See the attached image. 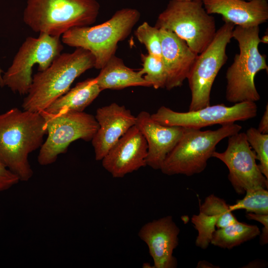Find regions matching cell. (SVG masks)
I'll use <instances>...</instances> for the list:
<instances>
[{"label":"cell","mask_w":268,"mask_h":268,"mask_svg":"<svg viewBox=\"0 0 268 268\" xmlns=\"http://www.w3.org/2000/svg\"><path fill=\"white\" fill-rule=\"evenodd\" d=\"M46 134L45 120L39 112L14 107L0 114V161L20 181L32 177L28 156L41 146Z\"/></svg>","instance_id":"cell-1"},{"label":"cell","mask_w":268,"mask_h":268,"mask_svg":"<svg viewBox=\"0 0 268 268\" xmlns=\"http://www.w3.org/2000/svg\"><path fill=\"white\" fill-rule=\"evenodd\" d=\"M261 43H268V35H265L264 36H263L262 38L261 39Z\"/></svg>","instance_id":"cell-31"},{"label":"cell","mask_w":268,"mask_h":268,"mask_svg":"<svg viewBox=\"0 0 268 268\" xmlns=\"http://www.w3.org/2000/svg\"><path fill=\"white\" fill-rule=\"evenodd\" d=\"M155 26L174 33L198 55L211 42L217 31L214 17L207 13L201 0H171Z\"/></svg>","instance_id":"cell-7"},{"label":"cell","mask_w":268,"mask_h":268,"mask_svg":"<svg viewBox=\"0 0 268 268\" xmlns=\"http://www.w3.org/2000/svg\"><path fill=\"white\" fill-rule=\"evenodd\" d=\"M180 229L172 216L153 220L139 230V238L147 245L154 268H175L177 261L173 255L179 244Z\"/></svg>","instance_id":"cell-14"},{"label":"cell","mask_w":268,"mask_h":268,"mask_svg":"<svg viewBox=\"0 0 268 268\" xmlns=\"http://www.w3.org/2000/svg\"><path fill=\"white\" fill-rule=\"evenodd\" d=\"M209 14H218L224 21L242 27L259 26L268 19V0H201Z\"/></svg>","instance_id":"cell-18"},{"label":"cell","mask_w":268,"mask_h":268,"mask_svg":"<svg viewBox=\"0 0 268 268\" xmlns=\"http://www.w3.org/2000/svg\"><path fill=\"white\" fill-rule=\"evenodd\" d=\"M135 126L147 142L146 166L160 170L166 157L181 137L184 128L162 125L144 111L136 117Z\"/></svg>","instance_id":"cell-16"},{"label":"cell","mask_w":268,"mask_h":268,"mask_svg":"<svg viewBox=\"0 0 268 268\" xmlns=\"http://www.w3.org/2000/svg\"><path fill=\"white\" fill-rule=\"evenodd\" d=\"M200 211L219 215L220 221L216 226L218 228L226 227L238 221L230 211L225 201L213 194L207 196L203 203L200 205Z\"/></svg>","instance_id":"cell-26"},{"label":"cell","mask_w":268,"mask_h":268,"mask_svg":"<svg viewBox=\"0 0 268 268\" xmlns=\"http://www.w3.org/2000/svg\"><path fill=\"white\" fill-rule=\"evenodd\" d=\"M197 268H215L214 265L211 264V263L205 261H200L198 263L197 265Z\"/></svg>","instance_id":"cell-30"},{"label":"cell","mask_w":268,"mask_h":268,"mask_svg":"<svg viewBox=\"0 0 268 268\" xmlns=\"http://www.w3.org/2000/svg\"><path fill=\"white\" fill-rule=\"evenodd\" d=\"M245 197L229 205L230 211L245 209L247 212L268 214V189L260 188L246 192Z\"/></svg>","instance_id":"cell-23"},{"label":"cell","mask_w":268,"mask_h":268,"mask_svg":"<svg viewBox=\"0 0 268 268\" xmlns=\"http://www.w3.org/2000/svg\"><path fill=\"white\" fill-rule=\"evenodd\" d=\"M19 181L18 177L0 161V193L10 189Z\"/></svg>","instance_id":"cell-28"},{"label":"cell","mask_w":268,"mask_h":268,"mask_svg":"<svg viewBox=\"0 0 268 268\" xmlns=\"http://www.w3.org/2000/svg\"><path fill=\"white\" fill-rule=\"evenodd\" d=\"M141 60L143 67L140 70L144 79L156 89L165 88L167 73L162 59L141 54Z\"/></svg>","instance_id":"cell-24"},{"label":"cell","mask_w":268,"mask_h":268,"mask_svg":"<svg viewBox=\"0 0 268 268\" xmlns=\"http://www.w3.org/2000/svg\"><path fill=\"white\" fill-rule=\"evenodd\" d=\"M140 16L136 9L123 8L101 24L70 29L62 35V41L68 46L90 51L95 57L94 67L101 69L115 55L118 43L130 35Z\"/></svg>","instance_id":"cell-5"},{"label":"cell","mask_w":268,"mask_h":268,"mask_svg":"<svg viewBox=\"0 0 268 268\" xmlns=\"http://www.w3.org/2000/svg\"><path fill=\"white\" fill-rule=\"evenodd\" d=\"M99 128L91 141L96 160H101L111 147L131 127L136 117L124 106L116 103L99 108L95 116Z\"/></svg>","instance_id":"cell-15"},{"label":"cell","mask_w":268,"mask_h":268,"mask_svg":"<svg viewBox=\"0 0 268 268\" xmlns=\"http://www.w3.org/2000/svg\"><path fill=\"white\" fill-rule=\"evenodd\" d=\"M99 10L97 0H27L23 19L34 32L60 37L71 28L94 23Z\"/></svg>","instance_id":"cell-3"},{"label":"cell","mask_w":268,"mask_h":268,"mask_svg":"<svg viewBox=\"0 0 268 268\" xmlns=\"http://www.w3.org/2000/svg\"><path fill=\"white\" fill-rule=\"evenodd\" d=\"M259 26H236L233 30L232 38L238 42L239 53L235 55L226 72L225 98L230 103L256 102L260 99L255 77L260 71H268V67L266 56L259 50Z\"/></svg>","instance_id":"cell-4"},{"label":"cell","mask_w":268,"mask_h":268,"mask_svg":"<svg viewBox=\"0 0 268 268\" xmlns=\"http://www.w3.org/2000/svg\"><path fill=\"white\" fill-rule=\"evenodd\" d=\"M100 69L95 79L102 90H120L131 86L151 87L140 70L135 71L127 67L115 55Z\"/></svg>","instance_id":"cell-19"},{"label":"cell","mask_w":268,"mask_h":268,"mask_svg":"<svg viewBox=\"0 0 268 268\" xmlns=\"http://www.w3.org/2000/svg\"><path fill=\"white\" fill-rule=\"evenodd\" d=\"M146 140L135 125L131 127L111 147L102 160L104 169L114 178L146 166Z\"/></svg>","instance_id":"cell-13"},{"label":"cell","mask_w":268,"mask_h":268,"mask_svg":"<svg viewBox=\"0 0 268 268\" xmlns=\"http://www.w3.org/2000/svg\"><path fill=\"white\" fill-rule=\"evenodd\" d=\"M235 25L224 23L216 32L207 48L199 54L187 78L191 93L189 111L197 110L210 105V93L214 80L226 63V50L232 38Z\"/></svg>","instance_id":"cell-10"},{"label":"cell","mask_w":268,"mask_h":268,"mask_svg":"<svg viewBox=\"0 0 268 268\" xmlns=\"http://www.w3.org/2000/svg\"><path fill=\"white\" fill-rule=\"evenodd\" d=\"M39 113L45 120L48 134L38 156V162L42 166L54 163L74 141L91 140L99 128L95 117L83 112H66L56 115L44 111Z\"/></svg>","instance_id":"cell-9"},{"label":"cell","mask_w":268,"mask_h":268,"mask_svg":"<svg viewBox=\"0 0 268 268\" xmlns=\"http://www.w3.org/2000/svg\"><path fill=\"white\" fill-rule=\"evenodd\" d=\"M241 126L231 123L215 130L184 128L183 134L164 160L160 170L171 176L181 174L191 176L202 172L207 161L222 139L240 132Z\"/></svg>","instance_id":"cell-6"},{"label":"cell","mask_w":268,"mask_h":268,"mask_svg":"<svg viewBox=\"0 0 268 268\" xmlns=\"http://www.w3.org/2000/svg\"><path fill=\"white\" fill-rule=\"evenodd\" d=\"M162 60L167 73L166 89L182 85L198 54L174 33L160 29Z\"/></svg>","instance_id":"cell-17"},{"label":"cell","mask_w":268,"mask_h":268,"mask_svg":"<svg viewBox=\"0 0 268 268\" xmlns=\"http://www.w3.org/2000/svg\"><path fill=\"white\" fill-rule=\"evenodd\" d=\"M256 225L237 222L215 230L210 243L214 246L231 249L260 234Z\"/></svg>","instance_id":"cell-21"},{"label":"cell","mask_w":268,"mask_h":268,"mask_svg":"<svg viewBox=\"0 0 268 268\" xmlns=\"http://www.w3.org/2000/svg\"><path fill=\"white\" fill-rule=\"evenodd\" d=\"M258 107L254 102L245 101L227 106L223 104L209 105L186 112L175 111L164 106H161L151 118L166 126H178L201 129L213 125H224L244 121L255 118Z\"/></svg>","instance_id":"cell-11"},{"label":"cell","mask_w":268,"mask_h":268,"mask_svg":"<svg viewBox=\"0 0 268 268\" xmlns=\"http://www.w3.org/2000/svg\"><path fill=\"white\" fill-rule=\"evenodd\" d=\"M228 145L222 152L215 151L212 157L221 160L229 170L228 179L235 192H246L260 188L268 189V179L260 171L257 157L245 133L240 132L228 137Z\"/></svg>","instance_id":"cell-12"},{"label":"cell","mask_w":268,"mask_h":268,"mask_svg":"<svg viewBox=\"0 0 268 268\" xmlns=\"http://www.w3.org/2000/svg\"><path fill=\"white\" fill-rule=\"evenodd\" d=\"M177 1H193V0H175Z\"/></svg>","instance_id":"cell-34"},{"label":"cell","mask_w":268,"mask_h":268,"mask_svg":"<svg viewBox=\"0 0 268 268\" xmlns=\"http://www.w3.org/2000/svg\"><path fill=\"white\" fill-rule=\"evenodd\" d=\"M63 49L60 37L40 33L38 37H28L22 44L0 86L12 92L27 94L32 82V68L38 65L39 71L46 69Z\"/></svg>","instance_id":"cell-8"},{"label":"cell","mask_w":268,"mask_h":268,"mask_svg":"<svg viewBox=\"0 0 268 268\" xmlns=\"http://www.w3.org/2000/svg\"><path fill=\"white\" fill-rule=\"evenodd\" d=\"M259 132L263 134H268V105L267 104L265 111L260 122L258 128Z\"/></svg>","instance_id":"cell-29"},{"label":"cell","mask_w":268,"mask_h":268,"mask_svg":"<svg viewBox=\"0 0 268 268\" xmlns=\"http://www.w3.org/2000/svg\"><path fill=\"white\" fill-rule=\"evenodd\" d=\"M3 72V71H2V70L0 68V85L1 84V82H2V73Z\"/></svg>","instance_id":"cell-32"},{"label":"cell","mask_w":268,"mask_h":268,"mask_svg":"<svg viewBox=\"0 0 268 268\" xmlns=\"http://www.w3.org/2000/svg\"><path fill=\"white\" fill-rule=\"evenodd\" d=\"M135 35L139 42L146 48L148 53L157 58L162 59L160 30L147 22L140 24L135 31Z\"/></svg>","instance_id":"cell-27"},{"label":"cell","mask_w":268,"mask_h":268,"mask_svg":"<svg viewBox=\"0 0 268 268\" xmlns=\"http://www.w3.org/2000/svg\"><path fill=\"white\" fill-rule=\"evenodd\" d=\"M245 134L260 162L258 166L260 171L268 179V134H263L257 129L251 127Z\"/></svg>","instance_id":"cell-25"},{"label":"cell","mask_w":268,"mask_h":268,"mask_svg":"<svg viewBox=\"0 0 268 268\" xmlns=\"http://www.w3.org/2000/svg\"><path fill=\"white\" fill-rule=\"evenodd\" d=\"M143 268H152L151 267H150V264H148V263H144L143 264Z\"/></svg>","instance_id":"cell-33"},{"label":"cell","mask_w":268,"mask_h":268,"mask_svg":"<svg viewBox=\"0 0 268 268\" xmlns=\"http://www.w3.org/2000/svg\"><path fill=\"white\" fill-rule=\"evenodd\" d=\"M102 91L95 77L88 78L77 83L43 111L51 115L66 112H83Z\"/></svg>","instance_id":"cell-20"},{"label":"cell","mask_w":268,"mask_h":268,"mask_svg":"<svg viewBox=\"0 0 268 268\" xmlns=\"http://www.w3.org/2000/svg\"><path fill=\"white\" fill-rule=\"evenodd\" d=\"M95 59L87 50L76 48L72 53L61 54L45 70L32 77L22 104L23 110L40 112L66 93L74 80L94 67Z\"/></svg>","instance_id":"cell-2"},{"label":"cell","mask_w":268,"mask_h":268,"mask_svg":"<svg viewBox=\"0 0 268 268\" xmlns=\"http://www.w3.org/2000/svg\"><path fill=\"white\" fill-rule=\"evenodd\" d=\"M220 220V216L217 214L200 211L198 214L193 215L191 221L198 231L195 244L202 249H206L215 231V227Z\"/></svg>","instance_id":"cell-22"}]
</instances>
